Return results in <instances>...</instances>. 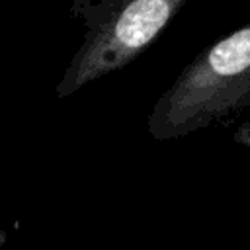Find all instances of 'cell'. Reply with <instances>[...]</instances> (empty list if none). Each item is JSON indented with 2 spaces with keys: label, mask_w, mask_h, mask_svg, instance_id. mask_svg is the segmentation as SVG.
<instances>
[{
  "label": "cell",
  "mask_w": 250,
  "mask_h": 250,
  "mask_svg": "<svg viewBox=\"0 0 250 250\" xmlns=\"http://www.w3.org/2000/svg\"><path fill=\"white\" fill-rule=\"evenodd\" d=\"M189 0H72L70 18L82 25V41L62 70L55 96L70 98L90 82L139 59Z\"/></svg>",
  "instance_id": "2"
},
{
  "label": "cell",
  "mask_w": 250,
  "mask_h": 250,
  "mask_svg": "<svg viewBox=\"0 0 250 250\" xmlns=\"http://www.w3.org/2000/svg\"><path fill=\"white\" fill-rule=\"evenodd\" d=\"M232 141H234L236 145H240V146L250 148V119H246L244 123H240V125L234 129Z\"/></svg>",
  "instance_id": "3"
},
{
  "label": "cell",
  "mask_w": 250,
  "mask_h": 250,
  "mask_svg": "<svg viewBox=\"0 0 250 250\" xmlns=\"http://www.w3.org/2000/svg\"><path fill=\"white\" fill-rule=\"evenodd\" d=\"M250 107V23L199 51L158 96L146 129L154 141L225 125Z\"/></svg>",
  "instance_id": "1"
}]
</instances>
